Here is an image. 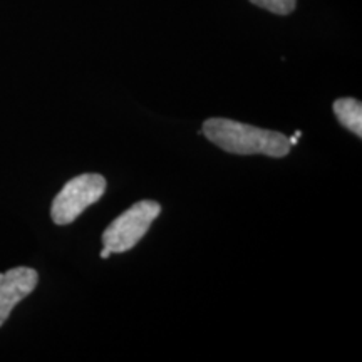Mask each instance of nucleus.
Returning <instances> with one entry per match:
<instances>
[{
  "label": "nucleus",
  "mask_w": 362,
  "mask_h": 362,
  "mask_svg": "<svg viewBox=\"0 0 362 362\" xmlns=\"http://www.w3.org/2000/svg\"><path fill=\"white\" fill-rule=\"evenodd\" d=\"M334 115L339 124L349 129L357 138L362 136V104L354 98H341L334 101Z\"/></svg>",
  "instance_id": "5"
},
{
  "label": "nucleus",
  "mask_w": 362,
  "mask_h": 362,
  "mask_svg": "<svg viewBox=\"0 0 362 362\" xmlns=\"http://www.w3.org/2000/svg\"><path fill=\"white\" fill-rule=\"evenodd\" d=\"M160 214L161 205L155 200L134 203L104 230L103 245L111 253L129 252L141 242Z\"/></svg>",
  "instance_id": "2"
},
{
  "label": "nucleus",
  "mask_w": 362,
  "mask_h": 362,
  "mask_svg": "<svg viewBox=\"0 0 362 362\" xmlns=\"http://www.w3.org/2000/svg\"><path fill=\"white\" fill-rule=\"evenodd\" d=\"M106 192V178L99 173H86L72 178L54 198L51 216L56 225H69L83 214L86 208L94 205Z\"/></svg>",
  "instance_id": "3"
},
{
  "label": "nucleus",
  "mask_w": 362,
  "mask_h": 362,
  "mask_svg": "<svg viewBox=\"0 0 362 362\" xmlns=\"http://www.w3.org/2000/svg\"><path fill=\"white\" fill-rule=\"evenodd\" d=\"M39 275L29 267H16L0 274V327L7 322L13 307L37 287Z\"/></svg>",
  "instance_id": "4"
},
{
  "label": "nucleus",
  "mask_w": 362,
  "mask_h": 362,
  "mask_svg": "<svg viewBox=\"0 0 362 362\" xmlns=\"http://www.w3.org/2000/svg\"><path fill=\"white\" fill-rule=\"evenodd\" d=\"M111 255V252L110 250H107V248L106 247H104L103 248V250H101V257H103V259H107V257H110Z\"/></svg>",
  "instance_id": "7"
},
{
  "label": "nucleus",
  "mask_w": 362,
  "mask_h": 362,
  "mask_svg": "<svg viewBox=\"0 0 362 362\" xmlns=\"http://www.w3.org/2000/svg\"><path fill=\"white\" fill-rule=\"evenodd\" d=\"M202 134L208 141L232 155H264L269 158H285L291 153L288 138L279 131L262 129L257 126L226 119L210 117L203 123Z\"/></svg>",
  "instance_id": "1"
},
{
  "label": "nucleus",
  "mask_w": 362,
  "mask_h": 362,
  "mask_svg": "<svg viewBox=\"0 0 362 362\" xmlns=\"http://www.w3.org/2000/svg\"><path fill=\"white\" fill-rule=\"evenodd\" d=\"M250 2L277 16H288L297 6V0H250Z\"/></svg>",
  "instance_id": "6"
}]
</instances>
